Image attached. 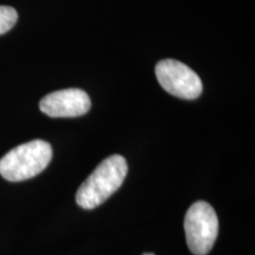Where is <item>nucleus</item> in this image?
I'll list each match as a JSON object with an SVG mask.
<instances>
[{
	"mask_svg": "<svg viewBox=\"0 0 255 255\" xmlns=\"http://www.w3.org/2000/svg\"><path fill=\"white\" fill-rule=\"evenodd\" d=\"M91 101L81 89H64L46 95L39 103V109L50 117H78L90 110Z\"/></svg>",
	"mask_w": 255,
	"mask_h": 255,
	"instance_id": "5",
	"label": "nucleus"
},
{
	"mask_svg": "<svg viewBox=\"0 0 255 255\" xmlns=\"http://www.w3.org/2000/svg\"><path fill=\"white\" fill-rule=\"evenodd\" d=\"M156 78L165 91L182 100H195L202 92L196 72L176 59H163L155 68Z\"/></svg>",
	"mask_w": 255,
	"mask_h": 255,
	"instance_id": "4",
	"label": "nucleus"
},
{
	"mask_svg": "<svg viewBox=\"0 0 255 255\" xmlns=\"http://www.w3.org/2000/svg\"><path fill=\"white\" fill-rule=\"evenodd\" d=\"M188 247L195 255L208 254L219 234V219L214 208L205 201H197L184 218Z\"/></svg>",
	"mask_w": 255,
	"mask_h": 255,
	"instance_id": "3",
	"label": "nucleus"
},
{
	"mask_svg": "<svg viewBox=\"0 0 255 255\" xmlns=\"http://www.w3.org/2000/svg\"><path fill=\"white\" fill-rule=\"evenodd\" d=\"M143 255H154V254H149V253H145V254H143Z\"/></svg>",
	"mask_w": 255,
	"mask_h": 255,
	"instance_id": "7",
	"label": "nucleus"
},
{
	"mask_svg": "<svg viewBox=\"0 0 255 255\" xmlns=\"http://www.w3.org/2000/svg\"><path fill=\"white\" fill-rule=\"evenodd\" d=\"M18 20V13L13 7L0 6V36L14 26Z\"/></svg>",
	"mask_w": 255,
	"mask_h": 255,
	"instance_id": "6",
	"label": "nucleus"
},
{
	"mask_svg": "<svg viewBox=\"0 0 255 255\" xmlns=\"http://www.w3.org/2000/svg\"><path fill=\"white\" fill-rule=\"evenodd\" d=\"M127 174L128 164L123 156L113 155L105 158L78 188L76 202L81 208H96L119 190Z\"/></svg>",
	"mask_w": 255,
	"mask_h": 255,
	"instance_id": "1",
	"label": "nucleus"
},
{
	"mask_svg": "<svg viewBox=\"0 0 255 255\" xmlns=\"http://www.w3.org/2000/svg\"><path fill=\"white\" fill-rule=\"evenodd\" d=\"M52 159V146L34 139L15 146L0 159V175L11 182H19L40 174Z\"/></svg>",
	"mask_w": 255,
	"mask_h": 255,
	"instance_id": "2",
	"label": "nucleus"
}]
</instances>
